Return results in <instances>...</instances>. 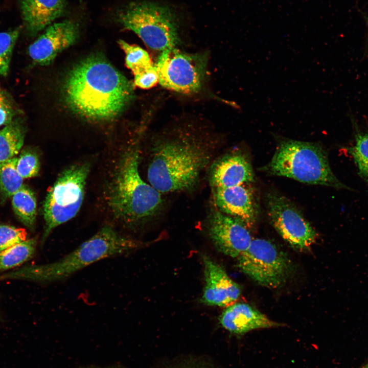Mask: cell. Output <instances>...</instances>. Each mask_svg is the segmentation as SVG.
Here are the masks:
<instances>
[{"label":"cell","instance_id":"obj_7","mask_svg":"<svg viewBox=\"0 0 368 368\" xmlns=\"http://www.w3.org/2000/svg\"><path fill=\"white\" fill-rule=\"evenodd\" d=\"M88 163L76 164L65 169L48 191L43 205L45 222L42 242L56 227L74 217L82 203Z\"/></svg>","mask_w":368,"mask_h":368},{"label":"cell","instance_id":"obj_12","mask_svg":"<svg viewBox=\"0 0 368 368\" xmlns=\"http://www.w3.org/2000/svg\"><path fill=\"white\" fill-rule=\"evenodd\" d=\"M79 34V25L66 20L48 26L28 48V54L36 64H50L60 52L73 45Z\"/></svg>","mask_w":368,"mask_h":368},{"label":"cell","instance_id":"obj_21","mask_svg":"<svg viewBox=\"0 0 368 368\" xmlns=\"http://www.w3.org/2000/svg\"><path fill=\"white\" fill-rule=\"evenodd\" d=\"M17 158L0 163V190L5 196L11 197L24 186V178L16 168Z\"/></svg>","mask_w":368,"mask_h":368},{"label":"cell","instance_id":"obj_3","mask_svg":"<svg viewBox=\"0 0 368 368\" xmlns=\"http://www.w3.org/2000/svg\"><path fill=\"white\" fill-rule=\"evenodd\" d=\"M139 153L136 142L123 152L108 190L107 201L111 212L129 226L156 216L164 204L162 194L140 175Z\"/></svg>","mask_w":368,"mask_h":368},{"label":"cell","instance_id":"obj_26","mask_svg":"<svg viewBox=\"0 0 368 368\" xmlns=\"http://www.w3.org/2000/svg\"><path fill=\"white\" fill-rule=\"evenodd\" d=\"M27 236L23 228L0 225V252L27 240Z\"/></svg>","mask_w":368,"mask_h":368},{"label":"cell","instance_id":"obj_16","mask_svg":"<svg viewBox=\"0 0 368 368\" xmlns=\"http://www.w3.org/2000/svg\"><path fill=\"white\" fill-rule=\"evenodd\" d=\"M219 320L225 330L237 335H243L256 329L281 326L252 306L244 303H235L226 307Z\"/></svg>","mask_w":368,"mask_h":368},{"label":"cell","instance_id":"obj_20","mask_svg":"<svg viewBox=\"0 0 368 368\" xmlns=\"http://www.w3.org/2000/svg\"><path fill=\"white\" fill-rule=\"evenodd\" d=\"M36 246V238L28 239L0 252V270L13 268L29 260Z\"/></svg>","mask_w":368,"mask_h":368},{"label":"cell","instance_id":"obj_2","mask_svg":"<svg viewBox=\"0 0 368 368\" xmlns=\"http://www.w3.org/2000/svg\"><path fill=\"white\" fill-rule=\"evenodd\" d=\"M214 150L210 138L188 130L158 138L150 151L149 183L161 194L193 188L211 162Z\"/></svg>","mask_w":368,"mask_h":368},{"label":"cell","instance_id":"obj_1","mask_svg":"<svg viewBox=\"0 0 368 368\" xmlns=\"http://www.w3.org/2000/svg\"><path fill=\"white\" fill-rule=\"evenodd\" d=\"M62 89L64 101L72 111L96 121L118 117L134 96L130 82L105 59L95 56L70 71Z\"/></svg>","mask_w":368,"mask_h":368},{"label":"cell","instance_id":"obj_27","mask_svg":"<svg viewBox=\"0 0 368 368\" xmlns=\"http://www.w3.org/2000/svg\"><path fill=\"white\" fill-rule=\"evenodd\" d=\"M158 74L155 64L134 75V84L143 89H149L158 82Z\"/></svg>","mask_w":368,"mask_h":368},{"label":"cell","instance_id":"obj_15","mask_svg":"<svg viewBox=\"0 0 368 368\" xmlns=\"http://www.w3.org/2000/svg\"><path fill=\"white\" fill-rule=\"evenodd\" d=\"M209 180L212 188L230 187L254 182L255 174L249 160L244 155L232 152L212 163Z\"/></svg>","mask_w":368,"mask_h":368},{"label":"cell","instance_id":"obj_24","mask_svg":"<svg viewBox=\"0 0 368 368\" xmlns=\"http://www.w3.org/2000/svg\"><path fill=\"white\" fill-rule=\"evenodd\" d=\"M358 167L359 175L368 181V132L356 136V144L350 151Z\"/></svg>","mask_w":368,"mask_h":368},{"label":"cell","instance_id":"obj_4","mask_svg":"<svg viewBox=\"0 0 368 368\" xmlns=\"http://www.w3.org/2000/svg\"><path fill=\"white\" fill-rule=\"evenodd\" d=\"M112 226L105 225L74 250L48 264L29 265L0 275V281L24 280L51 283L66 279L84 268L105 258L126 254L141 246Z\"/></svg>","mask_w":368,"mask_h":368},{"label":"cell","instance_id":"obj_13","mask_svg":"<svg viewBox=\"0 0 368 368\" xmlns=\"http://www.w3.org/2000/svg\"><path fill=\"white\" fill-rule=\"evenodd\" d=\"M204 287L200 302L208 306L227 307L235 303L240 286L229 278L223 267L208 256H202Z\"/></svg>","mask_w":368,"mask_h":368},{"label":"cell","instance_id":"obj_10","mask_svg":"<svg viewBox=\"0 0 368 368\" xmlns=\"http://www.w3.org/2000/svg\"><path fill=\"white\" fill-rule=\"evenodd\" d=\"M266 202L270 223L282 238L295 249H310L317 234L296 206L276 192L268 193Z\"/></svg>","mask_w":368,"mask_h":368},{"label":"cell","instance_id":"obj_22","mask_svg":"<svg viewBox=\"0 0 368 368\" xmlns=\"http://www.w3.org/2000/svg\"><path fill=\"white\" fill-rule=\"evenodd\" d=\"M118 43L125 54V63L133 75L143 71L154 64L148 53L141 47L120 39Z\"/></svg>","mask_w":368,"mask_h":368},{"label":"cell","instance_id":"obj_17","mask_svg":"<svg viewBox=\"0 0 368 368\" xmlns=\"http://www.w3.org/2000/svg\"><path fill=\"white\" fill-rule=\"evenodd\" d=\"M21 17L28 33L35 35L64 13L65 0H20Z\"/></svg>","mask_w":368,"mask_h":368},{"label":"cell","instance_id":"obj_5","mask_svg":"<svg viewBox=\"0 0 368 368\" xmlns=\"http://www.w3.org/2000/svg\"><path fill=\"white\" fill-rule=\"evenodd\" d=\"M261 170L305 183L349 189L333 173L327 153L318 143L282 139L270 161Z\"/></svg>","mask_w":368,"mask_h":368},{"label":"cell","instance_id":"obj_8","mask_svg":"<svg viewBox=\"0 0 368 368\" xmlns=\"http://www.w3.org/2000/svg\"><path fill=\"white\" fill-rule=\"evenodd\" d=\"M237 266L258 284L272 289L284 285L292 271L287 255L270 241L259 238L252 239L237 258Z\"/></svg>","mask_w":368,"mask_h":368},{"label":"cell","instance_id":"obj_19","mask_svg":"<svg viewBox=\"0 0 368 368\" xmlns=\"http://www.w3.org/2000/svg\"><path fill=\"white\" fill-rule=\"evenodd\" d=\"M11 197L15 214L24 224L32 229L35 224L37 214L36 198L34 192L24 185Z\"/></svg>","mask_w":368,"mask_h":368},{"label":"cell","instance_id":"obj_25","mask_svg":"<svg viewBox=\"0 0 368 368\" xmlns=\"http://www.w3.org/2000/svg\"><path fill=\"white\" fill-rule=\"evenodd\" d=\"M16 168L24 179L37 176L40 170L38 155L32 150L23 151L17 158Z\"/></svg>","mask_w":368,"mask_h":368},{"label":"cell","instance_id":"obj_23","mask_svg":"<svg viewBox=\"0 0 368 368\" xmlns=\"http://www.w3.org/2000/svg\"><path fill=\"white\" fill-rule=\"evenodd\" d=\"M20 28L0 32V76H6L9 72L13 49L18 38Z\"/></svg>","mask_w":368,"mask_h":368},{"label":"cell","instance_id":"obj_6","mask_svg":"<svg viewBox=\"0 0 368 368\" xmlns=\"http://www.w3.org/2000/svg\"><path fill=\"white\" fill-rule=\"evenodd\" d=\"M117 20L136 34L150 49L160 51L178 42L174 16L167 7L149 2H133L117 13Z\"/></svg>","mask_w":368,"mask_h":368},{"label":"cell","instance_id":"obj_9","mask_svg":"<svg viewBox=\"0 0 368 368\" xmlns=\"http://www.w3.org/2000/svg\"><path fill=\"white\" fill-rule=\"evenodd\" d=\"M155 65L162 86L180 93L192 94L201 87L206 59L204 55L187 53L173 48L162 51Z\"/></svg>","mask_w":368,"mask_h":368},{"label":"cell","instance_id":"obj_18","mask_svg":"<svg viewBox=\"0 0 368 368\" xmlns=\"http://www.w3.org/2000/svg\"><path fill=\"white\" fill-rule=\"evenodd\" d=\"M25 131L17 120H13L0 130V163L12 158L23 146Z\"/></svg>","mask_w":368,"mask_h":368},{"label":"cell","instance_id":"obj_30","mask_svg":"<svg viewBox=\"0 0 368 368\" xmlns=\"http://www.w3.org/2000/svg\"><path fill=\"white\" fill-rule=\"evenodd\" d=\"M108 368H119V367H108Z\"/></svg>","mask_w":368,"mask_h":368},{"label":"cell","instance_id":"obj_11","mask_svg":"<svg viewBox=\"0 0 368 368\" xmlns=\"http://www.w3.org/2000/svg\"><path fill=\"white\" fill-rule=\"evenodd\" d=\"M249 228L239 219L213 209L208 220L209 236L216 249L232 258H238L249 246Z\"/></svg>","mask_w":368,"mask_h":368},{"label":"cell","instance_id":"obj_14","mask_svg":"<svg viewBox=\"0 0 368 368\" xmlns=\"http://www.w3.org/2000/svg\"><path fill=\"white\" fill-rule=\"evenodd\" d=\"M212 189L217 209L239 219L249 228L255 225L257 220L258 209L254 193L249 187L243 184Z\"/></svg>","mask_w":368,"mask_h":368},{"label":"cell","instance_id":"obj_29","mask_svg":"<svg viewBox=\"0 0 368 368\" xmlns=\"http://www.w3.org/2000/svg\"><path fill=\"white\" fill-rule=\"evenodd\" d=\"M363 368H368V365H367L366 366H364V367H363Z\"/></svg>","mask_w":368,"mask_h":368},{"label":"cell","instance_id":"obj_28","mask_svg":"<svg viewBox=\"0 0 368 368\" xmlns=\"http://www.w3.org/2000/svg\"><path fill=\"white\" fill-rule=\"evenodd\" d=\"M13 118L12 109L0 93V127L10 123Z\"/></svg>","mask_w":368,"mask_h":368}]
</instances>
